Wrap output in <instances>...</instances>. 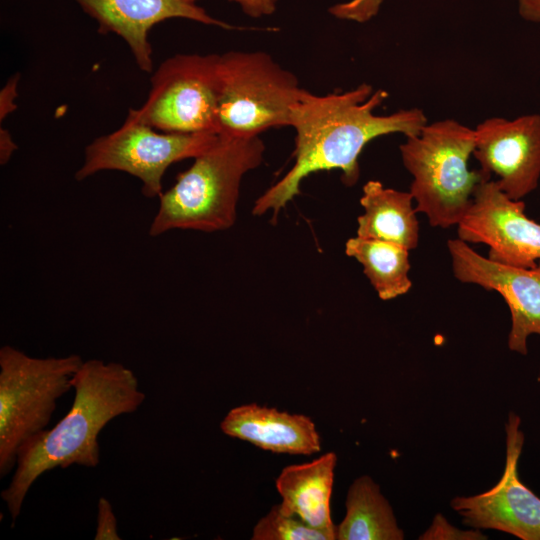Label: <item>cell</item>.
Returning a JSON list of instances; mask_svg holds the SVG:
<instances>
[{"mask_svg":"<svg viewBox=\"0 0 540 540\" xmlns=\"http://www.w3.org/2000/svg\"><path fill=\"white\" fill-rule=\"evenodd\" d=\"M387 97L385 90L373 91L366 83L326 95L304 89L290 120L296 131L295 162L256 200L252 213L264 215L271 210L276 219L279 211L300 194L303 179L315 172L340 170L342 182L352 186L359 179L358 158L367 143L391 133L418 135L427 124L421 109H402L390 115L374 113Z\"/></svg>","mask_w":540,"mask_h":540,"instance_id":"1","label":"cell"},{"mask_svg":"<svg viewBox=\"0 0 540 540\" xmlns=\"http://www.w3.org/2000/svg\"><path fill=\"white\" fill-rule=\"evenodd\" d=\"M71 385L75 395L69 412L18 450L12 479L1 492L13 525L29 489L42 474L72 465L96 467L102 429L114 418L135 412L146 398L134 372L117 362L83 361Z\"/></svg>","mask_w":540,"mask_h":540,"instance_id":"2","label":"cell"},{"mask_svg":"<svg viewBox=\"0 0 540 540\" xmlns=\"http://www.w3.org/2000/svg\"><path fill=\"white\" fill-rule=\"evenodd\" d=\"M264 152L259 135L219 133L214 143L159 196L149 236L175 229L216 232L232 227L242 178L262 163Z\"/></svg>","mask_w":540,"mask_h":540,"instance_id":"3","label":"cell"},{"mask_svg":"<svg viewBox=\"0 0 540 540\" xmlns=\"http://www.w3.org/2000/svg\"><path fill=\"white\" fill-rule=\"evenodd\" d=\"M400 145L405 168L413 181L410 193L416 212L433 227L457 225L470 208L476 187L491 176L469 170L475 130L453 119L426 124L418 135Z\"/></svg>","mask_w":540,"mask_h":540,"instance_id":"4","label":"cell"},{"mask_svg":"<svg viewBox=\"0 0 540 540\" xmlns=\"http://www.w3.org/2000/svg\"><path fill=\"white\" fill-rule=\"evenodd\" d=\"M83 361L77 354L38 358L10 345L0 348L1 478L15 469L19 448L46 429Z\"/></svg>","mask_w":540,"mask_h":540,"instance_id":"5","label":"cell"},{"mask_svg":"<svg viewBox=\"0 0 540 540\" xmlns=\"http://www.w3.org/2000/svg\"><path fill=\"white\" fill-rule=\"evenodd\" d=\"M218 75L219 133L248 137L290 126L304 89L271 55L263 51L219 54Z\"/></svg>","mask_w":540,"mask_h":540,"instance_id":"6","label":"cell"},{"mask_svg":"<svg viewBox=\"0 0 540 540\" xmlns=\"http://www.w3.org/2000/svg\"><path fill=\"white\" fill-rule=\"evenodd\" d=\"M141 122L130 111L115 131L93 140L84 150L77 181L106 170L130 174L142 182L147 198L162 194V178L175 162L195 158L209 148L218 133H170Z\"/></svg>","mask_w":540,"mask_h":540,"instance_id":"7","label":"cell"},{"mask_svg":"<svg viewBox=\"0 0 540 540\" xmlns=\"http://www.w3.org/2000/svg\"><path fill=\"white\" fill-rule=\"evenodd\" d=\"M219 54H176L151 77L145 103L129 111L162 132L219 133Z\"/></svg>","mask_w":540,"mask_h":540,"instance_id":"8","label":"cell"},{"mask_svg":"<svg viewBox=\"0 0 540 540\" xmlns=\"http://www.w3.org/2000/svg\"><path fill=\"white\" fill-rule=\"evenodd\" d=\"M520 424V417L511 412L505 426V469L498 483L477 495L457 496L450 504L468 527L494 529L522 540H540V498L518 475L524 444Z\"/></svg>","mask_w":540,"mask_h":540,"instance_id":"9","label":"cell"},{"mask_svg":"<svg viewBox=\"0 0 540 540\" xmlns=\"http://www.w3.org/2000/svg\"><path fill=\"white\" fill-rule=\"evenodd\" d=\"M524 210V202L511 199L496 181H484L476 187L470 208L457 224L458 238L486 244L493 261L533 268L540 261V224Z\"/></svg>","mask_w":540,"mask_h":540,"instance_id":"10","label":"cell"},{"mask_svg":"<svg viewBox=\"0 0 540 540\" xmlns=\"http://www.w3.org/2000/svg\"><path fill=\"white\" fill-rule=\"evenodd\" d=\"M447 246L456 279L497 291L505 299L511 313L508 347L526 355L528 337L540 336V261L533 268L499 263L459 238L448 240Z\"/></svg>","mask_w":540,"mask_h":540,"instance_id":"11","label":"cell"},{"mask_svg":"<svg viewBox=\"0 0 540 540\" xmlns=\"http://www.w3.org/2000/svg\"><path fill=\"white\" fill-rule=\"evenodd\" d=\"M473 155L487 175L496 174L499 188L521 200L540 178V115L513 120L492 117L476 126Z\"/></svg>","mask_w":540,"mask_h":540,"instance_id":"12","label":"cell"},{"mask_svg":"<svg viewBox=\"0 0 540 540\" xmlns=\"http://www.w3.org/2000/svg\"><path fill=\"white\" fill-rule=\"evenodd\" d=\"M98 24L101 33H114L128 45L140 70L151 72L152 27L172 18H185L220 28H232L211 17L192 0H74Z\"/></svg>","mask_w":540,"mask_h":540,"instance_id":"13","label":"cell"},{"mask_svg":"<svg viewBox=\"0 0 540 540\" xmlns=\"http://www.w3.org/2000/svg\"><path fill=\"white\" fill-rule=\"evenodd\" d=\"M227 436L276 453L310 455L320 451L312 419L255 403L232 408L220 423Z\"/></svg>","mask_w":540,"mask_h":540,"instance_id":"14","label":"cell"},{"mask_svg":"<svg viewBox=\"0 0 540 540\" xmlns=\"http://www.w3.org/2000/svg\"><path fill=\"white\" fill-rule=\"evenodd\" d=\"M336 463V454L328 452L311 462L285 467L276 479L282 498L280 510L327 532L334 540L336 526L331 519L330 499Z\"/></svg>","mask_w":540,"mask_h":540,"instance_id":"15","label":"cell"},{"mask_svg":"<svg viewBox=\"0 0 540 540\" xmlns=\"http://www.w3.org/2000/svg\"><path fill=\"white\" fill-rule=\"evenodd\" d=\"M362 190L364 213L357 219V236L392 242L409 250L416 248L419 223L412 194L386 188L377 180L368 181Z\"/></svg>","mask_w":540,"mask_h":540,"instance_id":"16","label":"cell"},{"mask_svg":"<svg viewBox=\"0 0 540 540\" xmlns=\"http://www.w3.org/2000/svg\"><path fill=\"white\" fill-rule=\"evenodd\" d=\"M393 510L379 486L361 476L350 486L346 498V515L336 526L338 540H402Z\"/></svg>","mask_w":540,"mask_h":540,"instance_id":"17","label":"cell"},{"mask_svg":"<svg viewBox=\"0 0 540 540\" xmlns=\"http://www.w3.org/2000/svg\"><path fill=\"white\" fill-rule=\"evenodd\" d=\"M345 252L363 266L364 274L382 300L394 299L412 287L409 278V249L388 241L353 237Z\"/></svg>","mask_w":540,"mask_h":540,"instance_id":"18","label":"cell"},{"mask_svg":"<svg viewBox=\"0 0 540 540\" xmlns=\"http://www.w3.org/2000/svg\"><path fill=\"white\" fill-rule=\"evenodd\" d=\"M253 540H334L322 530L316 529L294 515L284 514L274 505L253 528Z\"/></svg>","mask_w":540,"mask_h":540,"instance_id":"19","label":"cell"},{"mask_svg":"<svg viewBox=\"0 0 540 540\" xmlns=\"http://www.w3.org/2000/svg\"><path fill=\"white\" fill-rule=\"evenodd\" d=\"M479 529L462 530L451 525L442 514H436L429 528L419 537L423 540H482Z\"/></svg>","mask_w":540,"mask_h":540,"instance_id":"20","label":"cell"},{"mask_svg":"<svg viewBox=\"0 0 540 540\" xmlns=\"http://www.w3.org/2000/svg\"><path fill=\"white\" fill-rule=\"evenodd\" d=\"M383 0H350L332 6L329 12L340 19L366 22L374 17Z\"/></svg>","mask_w":540,"mask_h":540,"instance_id":"21","label":"cell"},{"mask_svg":"<svg viewBox=\"0 0 540 540\" xmlns=\"http://www.w3.org/2000/svg\"><path fill=\"white\" fill-rule=\"evenodd\" d=\"M95 540H120L117 530V520L108 499L98 500L97 527Z\"/></svg>","mask_w":540,"mask_h":540,"instance_id":"22","label":"cell"},{"mask_svg":"<svg viewBox=\"0 0 540 540\" xmlns=\"http://www.w3.org/2000/svg\"><path fill=\"white\" fill-rule=\"evenodd\" d=\"M196 2L197 0H192ZM240 5L250 17L259 18L274 13L279 0H229Z\"/></svg>","mask_w":540,"mask_h":540,"instance_id":"23","label":"cell"},{"mask_svg":"<svg viewBox=\"0 0 540 540\" xmlns=\"http://www.w3.org/2000/svg\"><path fill=\"white\" fill-rule=\"evenodd\" d=\"M520 15L529 21H540V0H518Z\"/></svg>","mask_w":540,"mask_h":540,"instance_id":"24","label":"cell"}]
</instances>
